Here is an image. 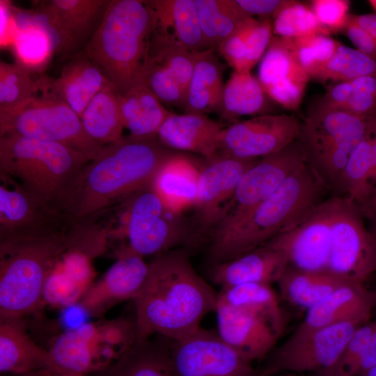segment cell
<instances>
[{"label":"cell","mask_w":376,"mask_h":376,"mask_svg":"<svg viewBox=\"0 0 376 376\" xmlns=\"http://www.w3.org/2000/svg\"><path fill=\"white\" fill-rule=\"evenodd\" d=\"M201 169L177 152L161 167L151 187L169 209L182 214L194 204Z\"/></svg>","instance_id":"cell-30"},{"label":"cell","mask_w":376,"mask_h":376,"mask_svg":"<svg viewBox=\"0 0 376 376\" xmlns=\"http://www.w3.org/2000/svg\"><path fill=\"white\" fill-rule=\"evenodd\" d=\"M347 281L327 272H307L288 267L276 283L283 299L308 310Z\"/></svg>","instance_id":"cell-36"},{"label":"cell","mask_w":376,"mask_h":376,"mask_svg":"<svg viewBox=\"0 0 376 376\" xmlns=\"http://www.w3.org/2000/svg\"><path fill=\"white\" fill-rule=\"evenodd\" d=\"M240 8L250 17L273 18L288 0H236Z\"/></svg>","instance_id":"cell-53"},{"label":"cell","mask_w":376,"mask_h":376,"mask_svg":"<svg viewBox=\"0 0 376 376\" xmlns=\"http://www.w3.org/2000/svg\"><path fill=\"white\" fill-rule=\"evenodd\" d=\"M149 269L143 257L126 248L117 251V260L93 283L79 301L89 315L100 316L125 301H133L141 290Z\"/></svg>","instance_id":"cell-20"},{"label":"cell","mask_w":376,"mask_h":376,"mask_svg":"<svg viewBox=\"0 0 376 376\" xmlns=\"http://www.w3.org/2000/svg\"><path fill=\"white\" fill-rule=\"evenodd\" d=\"M357 49L376 61V40L351 17L343 31Z\"/></svg>","instance_id":"cell-52"},{"label":"cell","mask_w":376,"mask_h":376,"mask_svg":"<svg viewBox=\"0 0 376 376\" xmlns=\"http://www.w3.org/2000/svg\"><path fill=\"white\" fill-rule=\"evenodd\" d=\"M146 281L132 301L136 341L160 336L185 338L214 311L218 292L194 269L187 251L173 249L148 263Z\"/></svg>","instance_id":"cell-1"},{"label":"cell","mask_w":376,"mask_h":376,"mask_svg":"<svg viewBox=\"0 0 376 376\" xmlns=\"http://www.w3.org/2000/svg\"><path fill=\"white\" fill-rule=\"evenodd\" d=\"M47 370L56 373L47 349L31 338L22 318H0V371L16 376Z\"/></svg>","instance_id":"cell-27"},{"label":"cell","mask_w":376,"mask_h":376,"mask_svg":"<svg viewBox=\"0 0 376 376\" xmlns=\"http://www.w3.org/2000/svg\"><path fill=\"white\" fill-rule=\"evenodd\" d=\"M306 160L298 139L279 152L258 159L242 176L213 233L228 228L248 214Z\"/></svg>","instance_id":"cell-12"},{"label":"cell","mask_w":376,"mask_h":376,"mask_svg":"<svg viewBox=\"0 0 376 376\" xmlns=\"http://www.w3.org/2000/svg\"><path fill=\"white\" fill-rule=\"evenodd\" d=\"M175 152L157 138L129 136L104 146L79 176L65 207L68 226L92 223L104 210L151 186Z\"/></svg>","instance_id":"cell-2"},{"label":"cell","mask_w":376,"mask_h":376,"mask_svg":"<svg viewBox=\"0 0 376 376\" xmlns=\"http://www.w3.org/2000/svg\"><path fill=\"white\" fill-rule=\"evenodd\" d=\"M360 326L343 322L304 334H292L272 353L263 368L271 376L283 371H311L319 375L335 365L348 340Z\"/></svg>","instance_id":"cell-13"},{"label":"cell","mask_w":376,"mask_h":376,"mask_svg":"<svg viewBox=\"0 0 376 376\" xmlns=\"http://www.w3.org/2000/svg\"><path fill=\"white\" fill-rule=\"evenodd\" d=\"M282 38L310 78L334 56L341 44L329 36L322 33Z\"/></svg>","instance_id":"cell-44"},{"label":"cell","mask_w":376,"mask_h":376,"mask_svg":"<svg viewBox=\"0 0 376 376\" xmlns=\"http://www.w3.org/2000/svg\"><path fill=\"white\" fill-rule=\"evenodd\" d=\"M327 272L363 284L376 272V237L359 206L347 196L335 197Z\"/></svg>","instance_id":"cell-11"},{"label":"cell","mask_w":376,"mask_h":376,"mask_svg":"<svg viewBox=\"0 0 376 376\" xmlns=\"http://www.w3.org/2000/svg\"><path fill=\"white\" fill-rule=\"evenodd\" d=\"M154 30L147 1L111 0L86 43L85 55L125 95L141 82Z\"/></svg>","instance_id":"cell-4"},{"label":"cell","mask_w":376,"mask_h":376,"mask_svg":"<svg viewBox=\"0 0 376 376\" xmlns=\"http://www.w3.org/2000/svg\"><path fill=\"white\" fill-rule=\"evenodd\" d=\"M258 79L270 99L297 111L311 78L283 38L274 35L260 60Z\"/></svg>","instance_id":"cell-21"},{"label":"cell","mask_w":376,"mask_h":376,"mask_svg":"<svg viewBox=\"0 0 376 376\" xmlns=\"http://www.w3.org/2000/svg\"><path fill=\"white\" fill-rule=\"evenodd\" d=\"M0 42L1 47L12 45L17 25L14 8L8 1H0Z\"/></svg>","instance_id":"cell-54"},{"label":"cell","mask_w":376,"mask_h":376,"mask_svg":"<svg viewBox=\"0 0 376 376\" xmlns=\"http://www.w3.org/2000/svg\"><path fill=\"white\" fill-rule=\"evenodd\" d=\"M91 161L61 143L13 134L0 136V175L14 180L40 203L63 215Z\"/></svg>","instance_id":"cell-5"},{"label":"cell","mask_w":376,"mask_h":376,"mask_svg":"<svg viewBox=\"0 0 376 376\" xmlns=\"http://www.w3.org/2000/svg\"><path fill=\"white\" fill-rule=\"evenodd\" d=\"M118 237L120 246L142 256H157L191 244V230L182 214L169 209L151 186L125 201Z\"/></svg>","instance_id":"cell-10"},{"label":"cell","mask_w":376,"mask_h":376,"mask_svg":"<svg viewBox=\"0 0 376 376\" xmlns=\"http://www.w3.org/2000/svg\"><path fill=\"white\" fill-rule=\"evenodd\" d=\"M38 93L37 80L17 63L0 62V110L16 107Z\"/></svg>","instance_id":"cell-45"},{"label":"cell","mask_w":376,"mask_h":376,"mask_svg":"<svg viewBox=\"0 0 376 376\" xmlns=\"http://www.w3.org/2000/svg\"><path fill=\"white\" fill-rule=\"evenodd\" d=\"M218 298L258 315L267 321L279 336L283 334L285 318L277 295L270 284L246 283L221 289Z\"/></svg>","instance_id":"cell-37"},{"label":"cell","mask_w":376,"mask_h":376,"mask_svg":"<svg viewBox=\"0 0 376 376\" xmlns=\"http://www.w3.org/2000/svg\"><path fill=\"white\" fill-rule=\"evenodd\" d=\"M120 110L124 128L130 136L140 139L157 138L160 127L171 113L142 82L120 95Z\"/></svg>","instance_id":"cell-34"},{"label":"cell","mask_w":376,"mask_h":376,"mask_svg":"<svg viewBox=\"0 0 376 376\" xmlns=\"http://www.w3.org/2000/svg\"><path fill=\"white\" fill-rule=\"evenodd\" d=\"M217 333L230 347L252 363L271 352L279 336L264 319L217 297Z\"/></svg>","instance_id":"cell-22"},{"label":"cell","mask_w":376,"mask_h":376,"mask_svg":"<svg viewBox=\"0 0 376 376\" xmlns=\"http://www.w3.org/2000/svg\"><path fill=\"white\" fill-rule=\"evenodd\" d=\"M17 29L10 47L16 63L31 71L45 66L58 49V38L45 15L35 12H15Z\"/></svg>","instance_id":"cell-28"},{"label":"cell","mask_w":376,"mask_h":376,"mask_svg":"<svg viewBox=\"0 0 376 376\" xmlns=\"http://www.w3.org/2000/svg\"><path fill=\"white\" fill-rule=\"evenodd\" d=\"M0 185V242L40 237L69 228L63 215L40 203L5 176Z\"/></svg>","instance_id":"cell-18"},{"label":"cell","mask_w":376,"mask_h":376,"mask_svg":"<svg viewBox=\"0 0 376 376\" xmlns=\"http://www.w3.org/2000/svg\"><path fill=\"white\" fill-rule=\"evenodd\" d=\"M196 52L154 31L148 56L169 69L186 93L194 71Z\"/></svg>","instance_id":"cell-42"},{"label":"cell","mask_w":376,"mask_h":376,"mask_svg":"<svg viewBox=\"0 0 376 376\" xmlns=\"http://www.w3.org/2000/svg\"><path fill=\"white\" fill-rule=\"evenodd\" d=\"M335 197L333 195L324 199L295 226L265 244L283 254L288 267L307 272H327Z\"/></svg>","instance_id":"cell-17"},{"label":"cell","mask_w":376,"mask_h":376,"mask_svg":"<svg viewBox=\"0 0 376 376\" xmlns=\"http://www.w3.org/2000/svg\"><path fill=\"white\" fill-rule=\"evenodd\" d=\"M258 159L217 155L201 166L192 207V244L209 240L242 176Z\"/></svg>","instance_id":"cell-16"},{"label":"cell","mask_w":376,"mask_h":376,"mask_svg":"<svg viewBox=\"0 0 376 376\" xmlns=\"http://www.w3.org/2000/svg\"><path fill=\"white\" fill-rule=\"evenodd\" d=\"M205 50L217 49L240 23L252 17L236 0H195Z\"/></svg>","instance_id":"cell-39"},{"label":"cell","mask_w":376,"mask_h":376,"mask_svg":"<svg viewBox=\"0 0 376 376\" xmlns=\"http://www.w3.org/2000/svg\"><path fill=\"white\" fill-rule=\"evenodd\" d=\"M371 123L366 136L351 153L343 176L344 196L358 205L365 201L372 190L370 183L373 169Z\"/></svg>","instance_id":"cell-41"},{"label":"cell","mask_w":376,"mask_h":376,"mask_svg":"<svg viewBox=\"0 0 376 376\" xmlns=\"http://www.w3.org/2000/svg\"><path fill=\"white\" fill-rule=\"evenodd\" d=\"M99 376H174L169 340L160 336L139 341Z\"/></svg>","instance_id":"cell-33"},{"label":"cell","mask_w":376,"mask_h":376,"mask_svg":"<svg viewBox=\"0 0 376 376\" xmlns=\"http://www.w3.org/2000/svg\"><path fill=\"white\" fill-rule=\"evenodd\" d=\"M301 123L293 114H263L232 123L217 138V155L258 159L297 140Z\"/></svg>","instance_id":"cell-15"},{"label":"cell","mask_w":376,"mask_h":376,"mask_svg":"<svg viewBox=\"0 0 376 376\" xmlns=\"http://www.w3.org/2000/svg\"><path fill=\"white\" fill-rule=\"evenodd\" d=\"M376 75V61L357 49L340 44L334 56L311 79L339 82Z\"/></svg>","instance_id":"cell-40"},{"label":"cell","mask_w":376,"mask_h":376,"mask_svg":"<svg viewBox=\"0 0 376 376\" xmlns=\"http://www.w3.org/2000/svg\"><path fill=\"white\" fill-rule=\"evenodd\" d=\"M368 3L370 4L372 8L376 11V0H370Z\"/></svg>","instance_id":"cell-61"},{"label":"cell","mask_w":376,"mask_h":376,"mask_svg":"<svg viewBox=\"0 0 376 376\" xmlns=\"http://www.w3.org/2000/svg\"><path fill=\"white\" fill-rule=\"evenodd\" d=\"M254 376H271L269 373L265 370L264 368H262L260 370H257L256 373Z\"/></svg>","instance_id":"cell-60"},{"label":"cell","mask_w":376,"mask_h":376,"mask_svg":"<svg viewBox=\"0 0 376 376\" xmlns=\"http://www.w3.org/2000/svg\"><path fill=\"white\" fill-rule=\"evenodd\" d=\"M136 341L135 315L123 316L65 331L47 350L56 373L89 375L107 370Z\"/></svg>","instance_id":"cell-8"},{"label":"cell","mask_w":376,"mask_h":376,"mask_svg":"<svg viewBox=\"0 0 376 376\" xmlns=\"http://www.w3.org/2000/svg\"><path fill=\"white\" fill-rule=\"evenodd\" d=\"M376 322L359 327L352 334L335 365L318 376H357L359 363Z\"/></svg>","instance_id":"cell-47"},{"label":"cell","mask_w":376,"mask_h":376,"mask_svg":"<svg viewBox=\"0 0 376 376\" xmlns=\"http://www.w3.org/2000/svg\"><path fill=\"white\" fill-rule=\"evenodd\" d=\"M108 0H52L38 8L47 16L61 38L63 52L75 45L104 15Z\"/></svg>","instance_id":"cell-31"},{"label":"cell","mask_w":376,"mask_h":376,"mask_svg":"<svg viewBox=\"0 0 376 376\" xmlns=\"http://www.w3.org/2000/svg\"><path fill=\"white\" fill-rule=\"evenodd\" d=\"M376 293L363 283L347 281L307 313L293 334H300L343 322L363 325L370 322Z\"/></svg>","instance_id":"cell-23"},{"label":"cell","mask_w":376,"mask_h":376,"mask_svg":"<svg viewBox=\"0 0 376 376\" xmlns=\"http://www.w3.org/2000/svg\"><path fill=\"white\" fill-rule=\"evenodd\" d=\"M155 18V30L189 49L205 50L195 0L147 1Z\"/></svg>","instance_id":"cell-32"},{"label":"cell","mask_w":376,"mask_h":376,"mask_svg":"<svg viewBox=\"0 0 376 376\" xmlns=\"http://www.w3.org/2000/svg\"><path fill=\"white\" fill-rule=\"evenodd\" d=\"M273 19V33L280 38L330 34L319 22L310 7L299 1L289 0Z\"/></svg>","instance_id":"cell-43"},{"label":"cell","mask_w":376,"mask_h":376,"mask_svg":"<svg viewBox=\"0 0 376 376\" xmlns=\"http://www.w3.org/2000/svg\"><path fill=\"white\" fill-rule=\"evenodd\" d=\"M141 82L162 103L182 109L185 91L169 69L148 56L142 70Z\"/></svg>","instance_id":"cell-46"},{"label":"cell","mask_w":376,"mask_h":376,"mask_svg":"<svg viewBox=\"0 0 376 376\" xmlns=\"http://www.w3.org/2000/svg\"><path fill=\"white\" fill-rule=\"evenodd\" d=\"M351 17L376 40V14L351 15Z\"/></svg>","instance_id":"cell-56"},{"label":"cell","mask_w":376,"mask_h":376,"mask_svg":"<svg viewBox=\"0 0 376 376\" xmlns=\"http://www.w3.org/2000/svg\"><path fill=\"white\" fill-rule=\"evenodd\" d=\"M70 242L68 228L0 242V318H22L43 304L47 279Z\"/></svg>","instance_id":"cell-6"},{"label":"cell","mask_w":376,"mask_h":376,"mask_svg":"<svg viewBox=\"0 0 376 376\" xmlns=\"http://www.w3.org/2000/svg\"><path fill=\"white\" fill-rule=\"evenodd\" d=\"M326 191L304 161L248 214L212 234L207 246L210 261L216 265L233 259L290 230L324 200Z\"/></svg>","instance_id":"cell-3"},{"label":"cell","mask_w":376,"mask_h":376,"mask_svg":"<svg viewBox=\"0 0 376 376\" xmlns=\"http://www.w3.org/2000/svg\"><path fill=\"white\" fill-rule=\"evenodd\" d=\"M224 127L206 115L171 113L157 138L171 150L196 153L210 160L217 155V138Z\"/></svg>","instance_id":"cell-26"},{"label":"cell","mask_w":376,"mask_h":376,"mask_svg":"<svg viewBox=\"0 0 376 376\" xmlns=\"http://www.w3.org/2000/svg\"><path fill=\"white\" fill-rule=\"evenodd\" d=\"M225 65L214 49L196 52L193 74L185 93L184 113L205 115L223 111Z\"/></svg>","instance_id":"cell-29"},{"label":"cell","mask_w":376,"mask_h":376,"mask_svg":"<svg viewBox=\"0 0 376 376\" xmlns=\"http://www.w3.org/2000/svg\"><path fill=\"white\" fill-rule=\"evenodd\" d=\"M169 355L174 376H254L257 372L216 331L201 327L169 340Z\"/></svg>","instance_id":"cell-14"},{"label":"cell","mask_w":376,"mask_h":376,"mask_svg":"<svg viewBox=\"0 0 376 376\" xmlns=\"http://www.w3.org/2000/svg\"><path fill=\"white\" fill-rule=\"evenodd\" d=\"M18 376H89L88 375H77L69 373H57L47 370H38ZM99 376V375H97Z\"/></svg>","instance_id":"cell-58"},{"label":"cell","mask_w":376,"mask_h":376,"mask_svg":"<svg viewBox=\"0 0 376 376\" xmlns=\"http://www.w3.org/2000/svg\"><path fill=\"white\" fill-rule=\"evenodd\" d=\"M267 97L258 77L233 71L224 86L221 116L231 120L242 116L267 114L271 110Z\"/></svg>","instance_id":"cell-38"},{"label":"cell","mask_w":376,"mask_h":376,"mask_svg":"<svg viewBox=\"0 0 376 376\" xmlns=\"http://www.w3.org/2000/svg\"><path fill=\"white\" fill-rule=\"evenodd\" d=\"M288 267L279 251L263 244L233 259L213 265L210 279L226 289L246 283H276Z\"/></svg>","instance_id":"cell-24"},{"label":"cell","mask_w":376,"mask_h":376,"mask_svg":"<svg viewBox=\"0 0 376 376\" xmlns=\"http://www.w3.org/2000/svg\"><path fill=\"white\" fill-rule=\"evenodd\" d=\"M309 7L330 33L343 31L350 15V1L345 0H313L310 1Z\"/></svg>","instance_id":"cell-50"},{"label":"cell","mask_w":376,"mask_h":376,"mask_svg":"<svg viewBox=\"0 0 376 376\" xmlns=\"http://www.w3.org/2000/svg\"><path fill=\"white\" fill-rule=\"evenodd\" d=\"M273 28L270 18H260L249 35L242 72H250L265 54L272 38Z\"/></svg>","instance_id":"cell-51"},{"label":"cell","mask_w":376,"mask_h":376,"mask_svg":"<svg viewBox=\"0 0 376 376\" xmlns=\"http://www.w3.org/2000/svg\"><path fill=\"white\" fill-rule=\"evenodd\" d=\"M6 134L61 143L91 160L104 146L88 136L81 118L69 106L40 94L16 107L0 110V136Z\"/></svg>","instance_id":"cell-9"},{"label":"cell","mask_w":376,"mask_h":376,"mask_svg":"<svg viewBox=\"0 0 376 376\" xmlns=\"http://www.w3.org/2000/svg\"><path fill=\"white\" fill-rule=\"evenodd\" d=\"M257 19L249 17L239 24L235 31L217 47L220 55L234 71L242 72L246 42Z\"/></svg>","instance_id":"cell-49"},{"label":"cell","mask_w":376,"mask_h":376,"mask_svg":"<svg viewBox=\"0 0 376 376\" xmlns=\"http://www.w3.org/2000/svg\"><path fill=\"white\" fill-rule=\"evenodd\" d=\"M120 95L115 86L108 81L88 102L81 116L86 133L101 145L116 143L123 137Z\"/></svg>","instance_id":"cell-35"},{"label":"cell","mask_w":376,"mask_h":376,"mask_svg":"<svg viewBox=\"0 0 376 376\" xmlns=\"http://www.w3.org/2000/svg\"><path fill=\"white\" fill-rule=\"evenodd\" d=\"M342 110L367 119L376 118V75L350 81V95Z\"/></svg>","instance_id":"cell-48"},{"label":"cell","mask_w":376,"mask_h":376,"mask_svg":"<svg viewBox=\"0 0 376 376\" xmlns=\"http://www.w3.org/2000/svg\"><path fill=\"white\" fill-rule=\"evenodd\" d=\"M103 248L86 238L73 237L46 282L43 304L63 308L79 303L93 283V259Z\"/></svg>","instance_id":"cell-19"},{"label":"cell","mask_w":376,"mask_h":376,"mask_svg":"<svg viewBox=\"0 0 376 376\" xmlns=\"http://www.w3.org/2000/svg\"><path fill=\"white\" fill-rule=\"evenodd\" d=\"M359 206L365 220L368 221V228L376 237V185L373 187L365 201Z\"/></svg>","instance_id":"cell-55"},{"label":"cell","mask_w":376,"mask_h":376,"mask_svg":"<svg viewBox=\"0 0 376 376\" xmlns=\"http://www.w3.org/2000/svg\"><path fill=\"white\" fill-rule=\"evenodd\" d=\"M107 81L86 55L67 63L57 79L42 77L37 80L38 94L63 101L80 118L88 102Z\"/></svg>","instance_id":"cell-25"},{"label":"cell","mask_w":376,"mask_h":376,"mask_svg":"<svg viewBox=\"0 0 376 376\" xmlns=\"http://www.w3.org/2000/svg\"><path fill=\"white\" fill-rule=\"evenodd\" d=\"M359 376H376V365Z\"/></svg>","instance_id":"cell-59"},{"label":"cell","mask_w":376,"mask_h":376,"mask_svg":"<svg viewBox=\"0 0 376 376\" xmlns=\"http://www.w3.org/2000/svg\"><path fill=\"white\" fill-rule=\"evenodd\" d=\"M370 134L373 150V169L370 183L371 188L373 189V187L376 185V118L371 123Z\"/></svg>","instance_id":"cell-57"},{"label":"cell","mask_w":376,"mask_h":376,"mask_svg":"<svg viewBox=\"0 0 376 376\" xmlns=\"http://www.w3.org/2000/svg\"><path fill=\"white\" fill-rule=\"evenodd\" d=\"M373 119L343 110L311 108L301 124L298 140L306 162L334 196H344L343 176L347 160Z\"/></svg>","instance_id":"cell-7"}]
</instances>
